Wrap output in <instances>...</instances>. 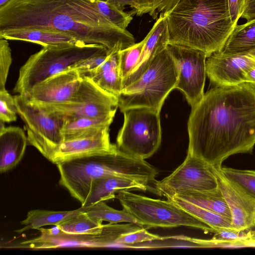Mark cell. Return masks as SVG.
<instances>
[{
	"instance_id": "23",
	"label": "cell",
	"mask_w": 255,
	"mask_h": 255,
	"mask_svg": "<svg viewBox=\"0 0 255 255\" xmlns=\"http://www.w3.org/2000/svg\"><path fill=\"white\" fill-rule=\"evenodd\" d=\"M113 121L112 118L87 117L66 120L61 129L63 141L97 134L109 128Z\"/></svg>"
},
{
	"instance_id": "40",
	"label": "cell",
	"mask_w": 255,
	"mask_h": 255,
	"mask_svg": "<svg viewBox=\"0 0 255 255\" xmlns=\"http://www.w3.org/2000/svg\"><path fill=\"white\" fill-rule=\"evenodd\" d=\"M241 17L247 21L255 19V0H245V7Z\"/></svg>"
},
{
	"instance_id": "37",
	"label": "cell",
	"mask_w": 255,
	"mask_h": 255,
	"mask_svg": "<svg viewBox=\"0 0 255 255\" xmlns=\"http://www.w3.org/2000/svg\"><path fill=\"white\" fill-rule=\"evenodd\" d=\"M11 63V50L8 41L5 39H0V90L5 89V85Z\"/></svg>"
},
{
	"instance_id": "30",
	"label": "cell",
	"mask_w": 255,
	"mask_h": 255,
	"mask_svg": "<svg viewBox=\"0 0 255 255\" xmlns=\"http://www.w3.org/2000/svg\"><path fill=\"white\" fill-rule=\"evenodd\" d=\"M57 225L64 232L74 235L92 234L100 233L103 228V223L96 221L83 210Z\"/></svg>"
},
{
	"instance_id": "4",
	"label": "cell",
	"mask_w": 255,
	"mask_h": 255,
	"mask_svg": "<svg viewBox=\"0 0 255 255\" xmlns=\"http://www.w3.org/2000/svg\"><path fill=\"white\" fill-rule=\"evenodd\" d=\"M59 184L83 206L91 184L108 176L128 178L154 190L158 171L144 159L133 157L119 150L66 160L56 164Z\"/></svg>"
},
{
	"instance_id": "43",
	"label": "cell",
	"mask_w": 255,
	"mask_h": 255,
	"mask_svg": "<svg viewBox=\"0 0 255 255\" xmlns=\"http://www.w3.org/2000/svg\"><path fill=\"white\" fill-rule=\"evenodd\" d=\"M9 0H0V6H2Z\"/></svg>"
},
{
	"instance_id": "19",
	"label": "cell",
	"mask_w": 255,
	"mask_h": 255,
	"mask_svg": "<svg viewBox=\"0 0 255 255\" xmlns=\"http://www.w3.org/2000/svg\"><path fill=\"white\" fill-rule=\"evenodd\" d=\"M28 140L24 130L18 127H0V172L15 167L22 158Z\"/></svg>"
},
{
	"instance_id": "36",
	"label": "cell",
	"mask_w": 255,
	"mask_h": 255,
	"mask_svg": "<svg viewBox=\"0 0 255 255\" xmlns=\"http://www.w3.org/2000/svg\"><path fill=\"white\" fill-rule=\"evenodd\" d=\"M145 228L125 234L117 241L115 245H131L142 242L161 240L162 238L148 232Z\"/></svg>"
},
{
	"instance_id": "8",
	"label": "cell",
	"mask_w": 255,
	"mask_h": 255,
	"mask_svg": "<svg viewBox=\"0 0 255 255\" xmlns=\"http://www.w3.org/2000/svg\"><path fill=\"white\" fill-rule=\"evenodd\" d=\"M124 122L117 137V146L133 157L145 159L159 148L161 142L160 111L134 107L122 112Z\"/></svg>"
},
{
	"instance_id": "15",
	"label": "cell",
	"mask_w": 255,
	"mask_h": 255,
	"mask_svg": "<svg viewBox=\"0 0 255 255\" xmlns=\"http://www.w3.org/2000/svg\"><path fill=\"white\" fill-rule=\"evenodd\" d=\"M206 65L207 76L216 86L245 83V74L255 67V49L233 55L215 52L207 57Z\"/></svg>"
},
{
	"instance_id": "33",
	"label": "cell",
	"mask_w": 255,
	"mask_h": 255,
	"mask_svg": "<svg viewBox=\"0 0 255 255\" xmlns=\"http://www.w3.org/2000/svg\"><path fill=\"white\" fill-rule=\"evenodd\" d=\"M144 42L145 38L119 52V69L123 81L129 75L137 63Z\"/></svg>"
},
{
	"instance_id": "18",
	"label": "cell",
	"mask_w": 255,
	"mask_h": 255,
	"mask_svg": "<svg viewBox=\"0 0 255 255\" xmlns=\"http://www.w3.org/2000/svg\"><path fill=\"white\" fill-rule=\"evenodd\" d=\"M144 38L139 59L131 72L123 80V89L138 79L156 55L166 48L169 43V34L165 13L160 14Z\"/></svg>"
},
{
	"instance_id": "31",
	"label": "cell",
	"mask_w": 255,
	"mask_h": 255,
	"mask_svg": "<svg viewBox=\"0 0 255 255\" xmlns=\"http://www.w3.org/2000/svg\"><path fill=\"white\" fill-rule=\"evenodd\" d=\"M224 175L255 199V170L237 169L221 166Z\"/></svg>"
},
{
	"instance_id": "35",
	"label": "cell",
	"mask_w": 255,
	"mask_h": 255,
	"mask_svg": "<svg viewBox=\"0 0 255 255\" xmlns=\"http://www.w3.org/2000/svg\"><path fill=\"white\" fill-rule=\"evenodd\" d=\"M17 109L14 96L5 89L0 90V121L10 123L17 120Z\"/></svg>"
},
{
	"instance_id": "17",
	"label": "cell",
	"mask_w": 255,
	"mask_h": 255,
	"mask_svg": "<svg viewBox=\"0 0 255 255\" xmlns=\"http://www.w3.org/2000/svg\"><path fill=\"white\" fill-rule=\"evenodd\" d=\"M117 149V145L110 141L108 128L94 135L63 141L52 163L57 164L75 158L112 152Z\"/></svg>"
},
{
	"instance_id": "11",
	"label": "cell",
	"mask_w": 255,
	"mask_h": 255,
	"mask_svg": "<svg viewBox=\"0 0 255 255\" xmlns=\"http://www.w3.org/2000/svg\"><path fill=\"white\" fill-rule=\"evenodd\" d=\"M39 107L68 120L82 117L114 119L119 107L117 97L102 89L87 77H82L74 102Z\"/></svg>"
},
{
	"instance_id": "41",
	"label": "cell",
	"mask_w": 255,
	"mask_h": 255,
	"mask_svg": "<svg viewBox=\"0 0 255 255\" xmlns=\"http://www.w3.org/2000/svg\"><path fill=\"white\" fill-rule=\"evenodd\" d=\"M109 4L116 7L119 10L124 11L125 6L129 5L134 10L137 6L136 0H105Z\"/></svg>"
},
{
	"instance_id": "25",
	"label": "cell",
	"mask_w": 255,
	"mask_h": 255,
	"mask_svg": "<svg viewBox=\"0 0 255 255\" xmlns=\"http://www.w3.org/2000/svg\"><path fill=\"white\" fill-rule=\"evenodd\" d=\"M210 240L202 241L205 247H244L255 246V230L220 229L214 230Z\"/></svg>"
},
{
	"instance_id": "28",
	"label": "cell",
	"mask_w": 255,
	"mask_h": 255,
	"mask_svg": "<svg viewBox=\"0 0 255 255\" xmlns=\"http://www.w3.org/2000/svg\"><path fill=\"white\" fill-rule=\"evenodd\" d=\"M214 230L235 229L229 218L215 213L176 196L167 199Z\"/></svg>"
},
{
	"instance_id": "6",
	"label": "cell",
	"mask_w": 255,
	"mask_h": 255,
	"mask_svg": "<svg viewBox=\"0 0 255 255\" xmlns=\"http://www.w3.org/2000/svg\"><path fill=\"white\" fill-rule=\"evenodd\" d=\"M107 48L101 44H87L80 41L66 46L42 47L31 55L19 69L13 91L25 94L45 79L74 68L80 62Z\"/></svg>"
},
{
	"instance_id": "34",
	"label": "cell",
	"mask_w": 255,
	"mask_h": 255,
	"mask_svg": "<svg viewBox=\"0 0 255 255\" xmlns=\"http://www.w3.org/2000/svg\"><path fill=\"white\" fill-rule=\"evenodd\" d=\"M96 7L100 13L116 26L126 29L131 21L132 14L119 10L107 2L105 0H98Z\"/></svg>"
},
{
	"instance_id": "13",
	"label": "cell",
	"mask_w": 255,
	"mask_h": 255,
	"mask_svg": "<svg viewBox=\"0 0 255 255\" xmlns=\"http://www.w3.org/2000/svg\"><path fill=\"white\" fill-rule=\"evenodd\" d=\"M166 48L178 69L175 89L184 94L192 107L204 95L207 55L201 50L178 44L168 43Z\"/></svg>"
},
{
	"instance_id": "2",
	"label": "cell",
	"mask_w": 255,
	"mask_h": 255,
	"mask_svg": "<svg viewBox=\"0 0 255 255\" xmlns=\"http://www.w3.org/2000/svg\"><path fill=\"white\" fill-rule=\"evenodd\" d=\"M98 0H9L0 6V31L37 29L70 35L120 51L135 43L131 33L98 11Z\"/></svg>"
},
{
	"instance_id": "10",
	"label": "cell",
	"mask_w": 255,
	"mask_h": 255,
	"mask_svg": "<svg viewBox=\"0 0 255 255\" xmlns=\"http://www.w3.org/2000/svg\"><path fill=\"white\" fill-rule=\"evenodd\" d=\"M38 237L24 241L26 248L35 249L63 247L105 248L115 245L122 235L133 230L132 224L109 223L104 224L100 233L92 234H69L64 232L57 225L51 228L38 229Z\"/></svg>"
},
{
	"instance_id": "39",
	"label": "cell",
	"mask_w": 255,
	"mask_h": 255,
	"mask_svg": "<svg viewBox=\"0 0 255 255\" xmlns=\"http://www.w3.org/2000/svg\"><path fill=\"white\" fill-rule=\"evenodd\" d=\"M232 22L235 25L242 16L245 7V0H228Z\"/></svg>"
},
{
	"instance_id": "42",
	"label": "cell",
	"mask_w": 255,
	"mask_h": 255,
	"mask_svg": "<svg viewBox=\"0 0 255 255\" xmlns=\"http://www.w3.org/2000/svg\"><path fill=\"white\" fill-rule=\"evenodd\" d=\"M245 82L249 83L255 85V67L245 74Z\"/></svg>"
},
{
	"instance_id": "27",
	"label": "cell",
	"mask_w": 255,
	"mask_h": 255,
	"mask_svg": "<svg viewBox=\"0 0 255 255\" xmlns=\"http://www.w3.org/2000/svg\"><path fill=\"white\" fill-rule=\"evenodd\" d=\"M255 49V19L237 25L220 51L224 55H233Z\"/></svg>"
},
{
	"instance_id": "32",
	"label": "cell",
	"mask_w": 255,
	"mask_h": 255,
	"mask_svg": "<svg viewBox=\"0 0 255 255\" xmlns=\"http://www.w3.org/2000/svg\"><path fill=\"white\" fill-rule=\"evenodd\" d=\"M137 6L130 12L138 16L148 13L153 19L157 18V15L168 13L176 5L179 0H136Z\"/></svg>"
},
{
	"instance_id": "26",
	"label": "cell",
	"mask_w": 255,
	"mask_h": 255,
	"mask_svg": "<svg viewBox=\"0 0 255 255\" xmlns=\"http://www.w3.org/2000/svg\"><path fill=\"white\" fill-rule=\"evenodd\" d=\"M81 207L74 210L56 211L35 209L27 212L25 219L21 221L23 227L15 231L18 234L31 229L38 230L45 226L57 225L81 211Z\"/></svg>"
},
{
	"instance_id": "5",
	"label": "cell",
	"mask_w": 255,
	"mask_h": 255,
	"mask_svg": "<svg viewBox=\"0 0 255 255\" xmlns=\"http://www.w3.org/2000/svg\"><path fill=\"white\" fill-rule=\"evenodd\" d=\"M178 76L177 65L166 48L138 79L122 90L118 97L120 110L147 107L160 112L166 97L175 88Z\"/></svg>"
},
{
	"instance_id": "20",
	"label": "cell",
	"mask_w": 255,
	"mask_h": 255,
	"mask_svg": "<svg viewBox=\"0 0 255 255\" xmlns=\"http://www.w3.org/2000/svg\"><path fill=\"white\" fill-rule=\"evenodd\" d=\"M123 190L148 191L154 193L151 188L136 181L117 176H105L93 181L87 200L82 206L113 199L116 198V193Z\"/></svg>"
},
{
	"instance_id": "7",
	"label": "cell",
	"mask_w": 255,
	"mask_h": 255,
	"mask_svg": "<svg viewBox=\"0 0 255 255\" xmlns=\"http://www.w3.org/2000/svg\"><path fill=\"white\" fill-rule=\"evenodd\" d=\"M123 208L146 229L185 226L198 229L205 233L214 230L170 200H162L123 190L117 193Z\"/></svg>"
},
{
	"instance_id": "1",
	"label": "cell",
	"mask_w": 255,
	"mask_h": 255,
	"mask_svg": "<svg viewBox=\"0 0 255 255\" xmlns=\"http://www.w3.org/2000/svg\"><path fill=\"white\" fill-rule=\"evenodd\" d=\"M187 123V153L214 167L255 145V85L216 86L193 107Z\"/></svg>"
},
{
	"instance_id": "9",
	"label": "cell",
	"mask_w": 255,
	"mask_h": 255,
	"mask_svg": "<svg viewBox=\"0 0 255 255\" xmlns=\"http://www.w3.org/2000/svg\"><path fill=\"white\" fill-rule=\"evenodd\" d=\"M14 98L17 114L25 124L28 143L52 163L63 141L61 129L66 119L30 103L24 95Z\"/></svg>"
},
{
	"instance_id": "24",
	"label": "cell",
	"mask_w": 255,
	"mask_h": 255,
	"mask_svg": "<svg viewBox=\"0 0 255 255\" xmlns=\"http://www.w3.org/2000/svg\"><path fill=\"white\" fill-rule=\"evenodd\" d=\"M174 196L231 220L229 208L219 188L204 192H183Z\"/></svg>"
},
{
	"instance_id": "21",
	"label": "cell",
	"mask_w": 255,
	"mask_h": 255,
	"mask_svg": "<svg viewBox=\"0 0 255 255\" xmlns=\"http://www.w3.org/2000/svg\"><path fill=\"white\" fill-rule=\"evenodd\" d=\"M19 40L39 44L42 47H62L78 41L69 34L57 31L28 29H10L0 31V39Z\"/></svg>"
},
{
	"instance_id": "12",
	"label": "cell",
	"mask_w": 255,
	"mask_h": 255,
	"mask_svg": "<svg viewBox=\"0 0 255 255\" xmlns=\"http://www.w3.org/2000/svg\"><path fill=\"white\" fill-rule=\"evenodd\" d=\"M159 196L167 199L183 192H204L219 188L210 165L203 159L187 153L184 161L170 175L157 181Z\"/></svg>"
},
{
	"instance_id": "14",
	"label": "cell",
	"mask_w": 255,
	"mask_h": 255,
	"mask_svg": "<svg viewBox=\"0 0 255 255\" xmlns=\"http://www.w3.org/2000/svg\"><path fill=\"white\" fill-rule=\"evenodd\" d=\"M81 81L78 71L69 69L45 79L23 95L39 106L71 103L76 99Z\"/></svg>"
},
{
	"instance_id": "3",
	"label": "cell",
	"mask_w": 255,
	"mask_h": 255,
	"mask_svg": "<svg viewBox=\"0 0 255 255\" xmlns=\"http://www.w3.org/2000/svg\"><path fill=\"white\" fill-rule=\"evenodd\" d=\"M165 13L169 43L201 50L208 57L222 50L236 26L228 0H179Z\"/></svg>"
},
{
	"instance_id": "38",
	"label": "cell",
	"mask_w": 255,
	"mask_h": 255,
	"mask_svg": "<svg viewBox=\"0 0 255 255\" xmlns=\"http://www.w3.org/2000/svg\"><path fill=\"white\" fill-rule=\"evenodd\" d=\"M112 51L107 48L100 53L83 60L74 68L79 73L81 77L96 70L108 57Z\"/></svg>"
},
{
	"instance_id": "16",
	"label": "cell",
	"mask_w": 255,
	"mask_h": 255,
	"mask_svg": "<svg viewBox=\"0 0 255 255\" xmlns=\"http://www.w3.org/2000/svg\"><path fill=\"white\" fill-rule=\"evenodd\" d=\"M210 167L229 208L232 226L240 230L255 228V199L228 180L222 173L221 166Z\"/></svg>"
},
{
	"instance_id": "22",
	"label": "cell",
	"mask_w": 255,
	"mask_h": 255,
	"mask_svg": "<svg viewBox=\"0 0 255 255\" xmlns=\"http://www.w3.org/2000/svg\"><path fill=\"white\" fill-rule=\"evenodd\" d=\"M119 52L112 51L105 62L96 70L84 76L90 78L99 87L117 98L123 89Z\"/></svg>"
},
{
	"instance_id": "29",
	"label": "cell",
	"mask_w": 255,
	"mask_h": 255,
	"mask_svg": "<svg viewBox=\"0 0 255 255\" xmlns=\"http://www.w3.org/2000/svg\"><path fill=\"white\" fill-rule=\"evenodd\" d=\"M81 207L90 217L100 223L103 221L111 224L131 223L140 226L137 220L126 210L123 208L121 210H116L108 206L104 201Z\"/></svg>"
}]
</instances>
